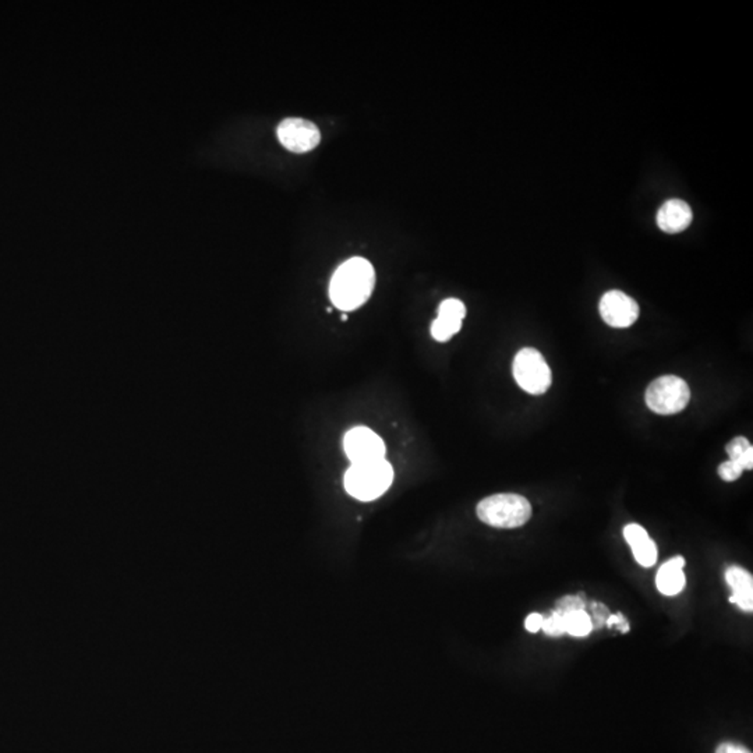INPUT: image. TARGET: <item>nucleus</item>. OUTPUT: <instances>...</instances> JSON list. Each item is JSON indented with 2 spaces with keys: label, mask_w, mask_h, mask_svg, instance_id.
Returning <instances> with one entry per match:
<instances>
[{
  "label": "nucleus",
  "mask_w": 753,
  "mask_h": 753,
  "mask_svg": "<svg viewBox=\"0 0 753 753\" xmlns=\"http://www.w3.org/2000/svg\"><path fill=\"white\" fill-rule=\"evenodd\" d=\"M376 285V273L368 260L354 257L339 266L329 286L335 307L352 312L368 302Z\"/></svg>",
  "instance_id": "f257e3e1"
},
{
  "label": "nucleus",
  "mask_w": 753,
  "mask_h": 753,
  "mask_svg": "<svg viewBox=\"0 0 753 753\" xmlns=\"http://www.w3.org/2000/svg\"><path fill=\"white\" fill-rule=\"evenodd\" d=\"M393 480V469L385 459L352 464L344 478L345 490L359 501L381 497Z\"/></svg>",
  "instance_id": "f03ea898"
},
{
  "label": "nucleus",
  "mask_w": 753,
  "mask_h": 753,
  "mask_svg": "<svg viewBox=\"0 0 753 753\" xmlns=\"http://www.w3.org/2000/svg\"><path fill=\"white\" fill-rule=\"evenodd\" d=\"M478 517L488 527L515 529L532 517V505L518 494H495L478 505Z\"/></svg>",
  "instance_id": "7ed1b4c3"
},
{
  "label": "nucleus",
  "mask_w": 753,
  "mask_h": 753,
  "mask_svg": "<svg viewBox=\"0 0 753 753\" xmlns=\"http://www.w3.org/2000/svg\"><path fill=\"white\" fill-rule=\"evenodd\" d=\"M691 400L688 384L677 376H662L653 381L646 390V405L659 415L682 412Z\"/></svg>",
  "instance_id": "20e7f679"
},
{
  "label": "nucleus",
  "mask_w": 753,
  "mask_h": 753,
  "mask_svg": "<svg viewBox=\"0 0 753 753\" xmlns=\"http://www.w3.org/2000/svg\"><path fill=\"white\" fill-rule=\"evenodd\" d=\"M512 371L518 385L530 395H543L551 385V370L536 349L525 348L518 352Z\"/></svg>",
  "instance_id": "39448f33"
},
{
  "label": "nucleus",
  "mask_w": 753,
  "mask_h": 753,
  "mask_svg": "<svg viewBox=\"0 0 753 753\" xmlns=\"http://www.w3.org/2000/svg\"><path fill=\"white\" fill-rule=\"evenodd\" d=\"M281 144L296 154L309 153L321 140L319 127L300 117H288L276 129Z\"/></svg>",
  "instance_id": "423d86ee"
},
{
  "label": "nucleus",
  "mask_w": 753,
  "mask_h": 753,
  "mask_svg": "<svg viewBox=\"0 0 753 753\" xmlns=\"http://www.w3.org/2000/svg\"><path fill=\"white\" fill-rule=\"evenodd\" d=\"M344 448L352 464L385 459V444L368 427H354L345 434Z\"/></svg>",
  "instance_id": "0eeeda50"
},
{
  "label": "nucleus",
  "mask_w": 753,
  "mask_h": 753,
  "mask_svg": "<svg viewBox=\"0 0 753 753\" xmlns=\"http://www.w3.org/2000/svg\"><path fill=\"white\" fill-rule=\"evenodd\" d=\"M601 319L614 329H628L639 317V305L630 296L620 290H610L601 297Z\"/></svg>",
  "instance_id": "6e6552de"
},
{
  "label": "nucleus",
  "mask_w": 753,
  "mask_h": 753,
  "mask_svg": "<svg viewBox=\"0 0 753 753\" xmlns=\"http://www.w3.org/2000/svg\"><path fill=\"white\" fill-rule=\"evenodd\" d=\"M466 315V307L458 299H447L440 305L439 317L432 325V335L435 341L447 342L458 334Z\"/></svg>",
  "instance_id": "1a4fd4ad"
},
{
  "label": "nucleus",
  "mask_w": 753,
  "mask_h": 753,
  "mask_svg": "<svg viewBox=\"0 0 753 753\" xmlns=\"http://www.w3.org/2000/svg\"><path fill=\"white\" fill-rule=\"evenodd\" d=\"M694 214L684 200L672 198L664 202L657 212V225L666 234H679L692 224Z\"/></svg>",
  "instance_id": "9d476101"
},
{
  "label": "nucleus",
  "mask_w": 753,
  "mask_h": 753,
  "mask_svg": "<svg viewBox=\"0 0 753 753\" xmlns=\"http://www.w3.org/2000/svg\"><path fill=\"white\" fill-rule=\"evenodd\" d=\"M623 537L632 549L633 557L637 559L638 564L642 565L645 568H649V567L656 564V543L650 539L646 530L643 529L640 525L630 523V525L625 527Z\"/></svg>",
  "instance_id": "9b49d317"
},
{
  "label": "nucleus",
  "mask_w": 753,
  "mask_h": 753,
  "mask_svg": "<svg viewBox=\"0 0 753 753\" xmlns=\"http://www.w3.org/2000/svg\"><path fill=\"white\" fill-rule=\"evenodd\" d=\"M725 579L733 589L731 603L737 604L744 611L753 610V579L749 572L741 567H731L725 572Z\"/></svg>",
  "instance_id": "f8f14e48"
},
{
  "label": "nucleus",
  "mask_w": 753,
  "mask_h": 753,
  "mask_svg": "<svg viewBox=\"0 0 753 753\" xmlns=\"http://www.w3.org/2000/svg\"><path fill=\"white\" fill-rule=\"evenodd\" d=\"M684 565L686 561L682 557L670 559L657 572V589L666 596H676L686 586V575H684Z\"/></svg>",
  "instance_id": "ddd939ff"
},
{
  "label": "nucleus",
  "mask_w": 753,
  "mask_h": 753,
  "mask_svg": "<svg viewBox=\"0 0 753 753\" xmlns=\"http://www.w3.org/2000/svg\"><path fill=\"white\" fill-rule=\"evenodd\" d=\"M565 630L572 637H588L593 630L591 617L584 610L574 611L564 615Z\"/></svg>",
  "instance_id": "4468645a"
},
{
  "label": "nucleus",
  "mask_w": 753,
  "mask_h": 753,
  "mask_svg": "<svg viewBox=\"0 0 753 753\" xmlns=\"http://www.w3.org/2000/svg\"><path fill=\"white\" fill-rule=\"evenodd\" d=\"M542 630L547 635H550V637H561V635L567 633V630H565L564 615L554 611L549 618L543 621Z\"/></svg>",
  "instance_id": "2eb2a0df"
},
{
  "label": "nucleus",
  "mask_w": 753,
  "mask_h": 753,
  "mask_svg": "<svg viewBox=\"0 0 753 753\" xmlns=\"http://www.w3.org/2000/svg\"><path fill=\"white\" fill-rule=\"evenodd\" d=\"M586 603L581 596H565L557 601V613L565 615V614L574 613V611L584 610Z\"/></svg>",
  "instance_id": "dca6fc26"
},
{
  "label": "nucleus",
  "mask_w": 753,
  "mask_h": 753,
  "mask_svg": "<svg viewBox=\"0 0 753 753\" xmlns=\"http://www.w3.org/2000/svg\"><path fill=\"white\" fill-rule=\"evenodd\" d=\"M744 468L737 461H727L718 466V474L725 481H735L741 478Z\"/></svg>",
  "instance_id": "f3484780"
},
{
  "label": "nucleus",
  "mask_w": 753,
  "mask_h": 753,
  "mask_svg": "<svg viewBox=\"0 0 753 753\" xmlns=\"http://www.w3.org/2000/svg\"><path fill=\"white\" fill-rule=\"evenodd\" d=\"M749 448H752V444L745 437H737L727 445L728 456L731 461H738Z\"/></svg>",
  "instance_id": "a211bd4d"
},
{
  "label": "nucleus",
  "mask_w": 753,
  "mask_h": 753,
  "mask_svg": "<svg viewBox=\"0 0 753 753\" xmlns=\"http://www.w3.org/2000/svg\"><path fill=\"white\" fill-rule=\"evenodd\" d=\"M591 608H593V618H591V623H593V628H598L606 623L607 618L610 617L611 614L607 608L601 606V604H591Z\"/></svg>",
  "instance_id": "6ab92c4d"
},
{
  "label": "nucleus",
  "mask_w": 753,
  "mask_h": 753,
  "mask_svg": "<svg viewBox=\"0 0 753 753\" xmlns=\"http://www.w3.org/2000/svg\"><path fill=\"white\" fill-rule=\"evenodd\" d=\"M543 621H544V617H543L542 614H530L529 617L525 621V627H527V630L530 633L539 632L542 630Z\"/></svg>",
  "instance_id": "aec40b11"
},
{
  "label": "nucleus",
  "mask_w": 753,
  "mask_h": 753,
  "mask_svg": "<svg viewBox=\"0 0 753 753\" xmlns=\"http://www.w3.org/2000/svg\"><path fill=\"white\" fill-rule=\"evenodd\" d=\"M606 625L608 628L617 627L621 632H628L630 630V625H628V621L623 618L622 614H617V615H610L606 621Z\"/></svg>",
  "instance_id": "412c9836"
},
{
  "label": "nucleus",
  "mask_w": 753,
  "mask_h": 753,
  "mask_svg": "<svg viewBox=\"0 0 753 753\" xmlns=\"http://www.w3.org/2000/svg\"><path fill=\"white\" fill-rule=\"evenodd\" d=\"M716 753H752L747 748L742 747V745L738 744H731V742H725V744H721L720 747L717 748Z\"/></svg>",
  "instance_id": "4be33fe9"
}]
</instances>
